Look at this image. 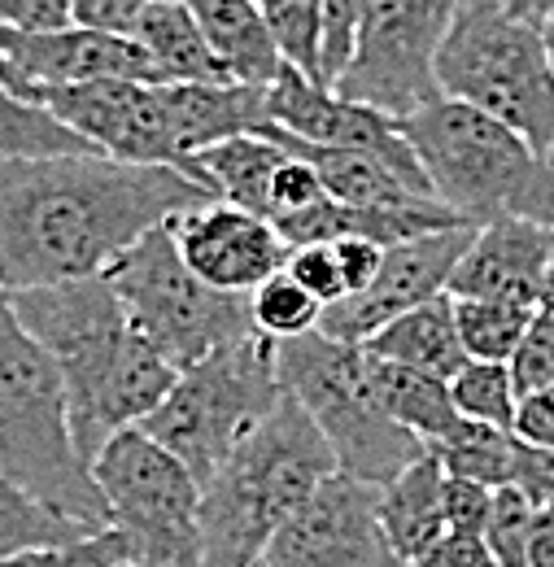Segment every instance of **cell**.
Wrapping results in <instances>:
<instances>
[{
  "label": "cell",
  "mask_w": 554,
  "mask_h": 567,
  "mask_svg": "<svg viewBox=\"0 0 554 567\" xmlns=\"http://www.w3.org/2000/svg\"><path fill=\"white\" fill-rule=\"evenodd\" d=\"M214 202L171 162L0 157V288L105 276L144 231Z\"/></svg>",
  "instance_id": "obj_1"
},
{
  "label": "cell",
  "mask_w": 554,
  "mask_h": 567,
  "mask_svg": "<svg viewBox=\"0 0 554 567\" xmlns=\"http://www.w3.org/2000/svg\"><path fill=\"white\" fill-rule=\"evenodd\" d=\"M341 463L306 406L284 389L271 415L218 463L202 485L206 567H254L267 542L293 519Z\"/></svg>",
  "instance_id": "obj_2"
},
{
  "label": "cell",
  "mask_w": 554,
  "mask_h": 567,
  "mask_svg": "<svg viewBox=\"0 0 554 567\" xmlns=\"http://www.w3.org/2000/svg\"><path fill=\"white\" fill-rule=\"evenodd\" d=\"M0 467L83 533L110 528V506L74 450L70 402L58 362L18 323L0 288Z\"/></svg>",
  "instance_id": "obj_3"
},
{
  "label": "cell",
  "mask_w": 554,
  "mask_h": 567,
  "mask_svg": "<svg viewBox=\"0 0 554 567\" xmlns=\"http://www.w3.org/2000/svg\"><path fill=\"white\" fill-rule=\"evenodd\" d=\"M432 197L468 223L537 218L554 223V166L520 132L485 110L437 96L402 118Z\"/></svg>",
  "instance_id": "obj_4"
},
{
  "label": "cell",
  "mask_w": 554,
  "mask_h": 567,
  "mask_svg": "<svg viewBox=\"0 0 554 567\" xmlns=\"http://www.w3.org/2000/svg\"><path fill=\"white\" fill-rule=\"evenodd\" d=\"M441 96L468 101L520 132L542 157L554 153V62L546 27L511 0H468L437 53Z\"/></svg>",
  "instance_id": "obj_5"
},
{
  "label": "cell",
  "mask_w": 554,
  "mask_h": 567,
  "mask_svg": "<svg viewBox=\"0 0 554 567\" xmlns=\"http://www.w3.org/2000/svg\"><path fill=\"white\" fill-rule=\"evenodd\" d=\"M276 367L279 384L306 406V415L328 436L341 472L353 481L384 485L428 450L411 427L384 411L367 346L332 341L315 328L306 337L276 341Z\"/></svg>",
  "instance_id": "obj_6"
},
{
  "label": "cell",
  "mask_w": 554,
  "mask_h": 567,
  "mask_svg": "<svg viewBox=\"0 0 554 567\" xmlns=\"http://www.w3.org/2000/svg\"><path fill=\"white\" fill-rule=\"evenodd\" d=\"M284 398L276 367V341L249 332L209 358L179 371L166 402L144 420V432L157 436L202 485L218 463L271 415Z\"/></svg>",
  "instance_id": "obj_7"
},
{
  "label": "cell",
  "mask_w": 554,
  "mask_h": 567,
  "mask_svg": "<svg viewBox=\"0 0 554 567\" xmlns=\"http://www.w3.org/2000/svg\"><path fill=\"white\" fill-rule=\"evenodd\" d=\"M105 276L127 310V323L179 371L254 332L249 292H223L202 280L184 262L171 223L144 231Z\"/></svg>",
  "instance_id": "obj_8"
},
{
  "label": "cell",
  "mask_w": 554,
  "mask_h": 567,
  "mask_svg": "<svg viewBox=\"0 0 554 567\" xmlns=\"http://www.w3.org/2000/svg\"><path fill=\"white\" fill-rule=\"evenodd\" d=\"M92 481L114 528L132 537L140 567H206L202 481L157 436L140 424L114 432L92 458Z\"/></svg>",
  "instance_id": "obj_9"
},
{
  "label": "cell",
  "mask_w": 554,
  "mask_h": 567,
  "mask_svg": "<svg viewBox=\"0 0 554 567\" xmlns=\"http://www.w3.org/2000/svg\"><path fill=\"white\" fill-rule=\"evenodd\" d=\"M18 323L58 362L70 402V432L88 420L96 393L105 389L114 362L123 354L132 323L110 276L35 284L9 292Z\"/></svg>",
  "instance_id": "obj_10"
},
{
  "label": "cell",
  "mask_w": 554,
  "mask_h": 567,
  "mask_svg": "<svg viewBox=\"0 0 554 567\" xmlns=\"http://www.w3.org/2000/svg\"><path fill=\"white\" fill-rule=\"evenodd\" d=\"M463 4L468 0H367L353 58L332 92L389 118L437 101V53Z\"/></svg>",
  "instance_id": "obj_11"
},
{
  "label": "cell",
  "mask_w": 554,
  "mask_h": 567,
  "mask_svg": "<svg viewBox=\"0 0 554 567\" xmlns=\"http://www.w3.org/2000/svg\"><path fill=\"white\" fill-rule=\"evenodd\" d=\"M254 567H411L380 524V485L328 476L293 519H284Z\"/></svg>",
  "instance_id": "obj_12"
},
{
  "label": "cell",
  "mask_w": 554,
  "mask_h": 567,
  "mask_svg": "<svg viewBox=\"0 0 554 567\" xmlns=\"http://www.w3.org/2000/svg\"><path fill=\"white\" fill-rule=\"evenodd\" d=\"M49 105L66 127L110 157L123 162H179V127L171 83L144 79H92V83H62L35 96Z\"/></svg>",
  "instance_id": "obj_13"
},
{
  "label": "cell",
  "mask_w": 554,
  "mask_h": 567,
  "mask_svg": "<svg viewBox=\"0 0 554 567\" xmlns=\"http://www.w3.org/2000/svg\"><path fill=\"white\" fill-rule=\"evenodd\" d=\"M472 236H476V223H463V227H445V231H432V236L389 245L376 280L358 288V292L337 297L332 306H324L319 332L332 337V341L367 346L389 319L450 292V276H454L463 249L472 245Z\"/></svg>",
  "instance_id": "obj_14"
},
{
  "label": "cell",
  "mask_w": 554,
  "mask_h": 567,
  "mask_svg": "<svg viewBox=\"0 0 554 567\" xmlns=\"http://www.w3.org/2000/svg\"><path fill=\"white\" fill-rule=\"evenodd\" d=\"M92 79H144L166 83L132 31H101L70 22L62 31L0 27V83L35 101L44 87Z\"/></svg>",
  "instance_id": "obj_15"
},
{
  "label": "cell",
  "mask_w": 554,
  "mask_h": 567,
  "mask_svg": "<svg viewBox=\"0 0 554 567\" xmlns=\"http://www.w3.org/2000/svg\"><path fill=\"white\" fill-rule=\"evenodd\" d=\"M267 118L284 127L293 141L324 144V148H362L384 157L393 171H402L419 193H432L419 153L411 148L402 118H389L371 105L346 101L341 92L315 83L310 74H301L297 66H284L276 74V83L267 87Z\"/></svg>",
  "instance_id": "obj_16"
},
{
  "label": "cell",
  "mask_w": 554,
  "mask_h": 567,
  "mask_svg": "<svg viewBox=\"0 0 554 567\" xmlns=\"http://www.w3.org/2000/svg\"><path fill=\"white\" fill-rule=\"evenodd\" d=\"M171 236L184 262L223 292H254L267 276L284 271L288 245L271 218L249 214L223 197L171 218Z\"/></svg>",
  "instance_id": "obj_17"
},
{
  "label": "cell",
  "mask_w": 554,
  "mask_h": 567,
  "mask_svg": "<svg viewBox=\"0 0 554 567\" xmlns=\"http://www.w3.org/2000/svg\"><path fill=\"white\" fill-rule=\"evenodd\" d=\"M551 227L554 223H537V218L481 223L450 276V297L537 306L546 284V262H551Z\"/></svg>",
  "instance_id": "obj_18"
},
{
  "label": "cell",
  "mask_w": 554,
  "mask_h": 567,
  "mask_svg": "<svg viewBox=\"0 0 554 567\" xmlns=\"http://www.w3.org/2000/svg\"><path fill=\"white\" fill-rule=\"evenodd\" d=\"M288 153L263 132H240L218 144H206L197 153H188L184 162H175L179 171H188L193 179H202L214 197L240 206L249 214L271 218V175Z\"/></svg>",
  "instance_id": "obj_19"
},
{
  "label": "cell",
  "mask_w": 554,
  "mask_h": 567,
  "mask_svg": "<svg viewBox=\"0 0 554 567\" xmlns=\"http://www.w3.org/2000/svg\"><path fill=\"white\" fill-rule=\"evenodd\" d=\"M441 485H445V467L432 450H423L416 463H407L393 481L380 485V524H384L393 550L411 567L423 550H432L450 533Z\"/></svg>",
  "instance_id": "obj_20"
},
{
  "label": "cell",
  "mask_w": 554,
  "mask_h": 567,
  "mask_svg": "<svg viewBox=\"0 0 554 567\" xmlns=\"http://www.w3.org/2000/svg\"><path fill=\"white\" fill-rule=\"evenodd\" d=\"M188 9L236 83H254V87L276 83L284 58H279L258 0H188Z\"/></svg>",
  "instance_id": "obj_21"
},
{
  "label": "cell",
  "mask_w": 554,
  "mask_h": 567,
  "mask_svg": "<svg viewBox=\"0 0 554 567\" xmlns=\"http://www.w3.org/2000/svg\"><path fill=\"white\" fill-rule=\"evenodd\" d=\"M367 354L416 367V371L437 375V380H454V371L468 362V350L459 341V323H454V297L441 292V297L423 301L416 310L389 319L367 341Z\"/></svg>",
  "instance_id": "obj_22"
},
{
  "label": "cell",
  "mask_w": 554,
  "mask_h": 567,
  "mask_svg": "<svg viewBox=\"0 0 554 567\" xmlns=\"http://www.w3.org/2000/svg\"><path fill=\"white\" fill-rule=\"evenodd\" d=\"M132 35L144 44V53L153 58L166 83H236L218 62V53L209 49L188 0H153L136 18Z\"/></svg>",
  "instance_id": "obj_23"
},
{
  "label": "cell",
  "mask_w": 554,
  "mask_h": 567,
  "mask_svg": "<svg viewBox=\"0 0 554 567\" xmlns=\"http://www.w3.org/2000/svg\"><path fill=\"white\" fill-rule=\"evenodd\" d=\"M371 375H376V389H380L384 411L402 427H411L428 450L454 441L463 427L472 424V420H463V411L454 406L450 380L423 375V371L402 367V362H384V358H376V354H371Z\"/></svg>",
  "instance_id": "obj_24"
},
{
  "label": "cell",
  "mask_w": 554,
  "mask_h": 567,
  "mask_svg": "<svg viewBox=\"0 0 554 567\" xmlns=\"http://www.w3.org/2000/svg\"><path fill=\"white\" fill-rule=\"evenodd\" d=\"M66 153H101L66 127L49 105L18 96L0 83V157H66Z\"/></svg>",
  "instance_id": "obj_25"
},
{
  "label": "cell",
  "mask_w": 554,
  "mask_h": 567,
  "mask_svg": "<svg viewBox=\"0 0 554 567\" xmlns=\"http://www.w3.org/2000/svg\"><path fill=\"white\" fill-rule=\"evenodd\" d=\"M74 537H88V533L79 524H70L66 515H58L49 502H40L27 485H18L0 467V559L22 555V550L66 546Z\"/></svg>",
  "instance_id": "obj_26"
},
{
  "label": "cell",
  "mask_w": 554,
  "mask_h": 567,
  "mask_svg": "<svg viewBox=\"0 0 554 567\" xmlns=\"http://www.w3.org/2000/svg\"><path fill=\"white\" fill-rule=\"evenodd\" d=\"M537 306L520 301H489V297H454V323L468 358L481 362H511L529 319Z\"/></svg>",
  "instance_id": "obj_27"
},
{
  "label": "cell",
  "mask_w": 554,
  "mask_h": 567,
  "mask_svg": "<svg viewBox=\"0 0 554 567\" xmlns=\"http://www.w3.org/2000/svg\"><path fill=\"white\" fill-rule=\"evenodd\" d=\"M450 398H454V406L463 411V420H472V424L502 427V432L515 427L520 393H515L511 362H481V358H468V362L454 371V380H450Z\"/></svg>",
  "instance_id": "obj_28"
},
{
  "label": "cell",
  "mask_w": 554,
  "mask_h": 567,
  "mask_svg": "<svg viewBox=\"0 0 554 567\" xmlns=\"http://www.w3.org/2000/svg\"><path fill=\"white\" fill-rule=\"evenodd\" d=\"M515 441H520L515 432L468 424L454 441L437 445L432 454L441 458V467H445L450 476L481 481L489 489H502V485H511V476H515Z\"/></svg>",
  "instance_id": "obj_29"
},
{
  "label": "cell",
  "mask_w": 554,
  "mask_h": 567,
  "mask_svg": "<svg viewBox=\"0 0 554 567\" xmlns=\"http://www.w3.org/2000/svg\"><path fill=\"white\" fill-rule=\"evenodd\" d=\"M249 315H254V332L271 337V341H293L319 328L324 301L315 292H306L288 271H276L249 292Z\"/></svg>",
  "instance_id": "obj_30"
},
{
  "label": "cell",
  "mask_w": 554,
  "mask_h": 567,
  "mask_svg": "<svg viewBox=\"0 0 554 567\" xmlns=\"http://www.w3.org/2000/svg\"><path fill=\"white\" fill-rule=\"evenodd\" d=\"M271 27L284 66H297L319 83V40H324V0H258Z\"/></svg>",
  "instance_id": "obj_31"
},
{
  "label": "cell",
  "mask_w": 554,
  "mask_h": 567,
  "mask_svg": "<svg viewBox=\"0 0 554 567\" xmlns=\"http://www.w3.org/2000/svg\"><path fill=\"white\" fill-rule=\"evenodd\" d=\"M533 519H537V502L520 494L515 485L493 489V506L485 519V546L493 550L497 567H529V542H533Z\"/></svg>",
  "instance_id": "obj_32"
},
{
  "label": "cell",
  "mask_w": 554,
  "mask_h": 567,
  "mask_svg": "<svg viewBox=\"0 0 554 567\" xmlns=\"http://www.w3.org/2000/svg\"><path fill=\"white\" fill-rule=\"evenodd\" d=\"M362 13L367 0H324V40H319V83L337 87V79L346 74L358 31H362Z\"/></svg>",
  "instance_id": "obj_33"
},
{
  "label": "cell",
  "mask_w": 554,
  "mask_h": 567,
  "mask_svg": "<svg viewBox=\"0 0 554 567\" xmlns=\"http://www.w3.org/2000/svg\"><path fill=\"white\" fill-rule=\"evenodd\" d=\"M511 375H515V393H533L554 384V310L537 306L515 354H511Z\"/></svg>",
  "instance_id": "obj_34"
},
{
  "label": "cell",
  "mask_w": 554,
  "mask_h": 567,
  "mask_svg": "<svg viewBox=\"0 0 554 567\" xmlns=\"http://www.w3.org/2000/svg\"><path fill=\"white\" fill-rule=\"evenodd\" d=\"M284 271L301 284L306 292H315L324 306H332L337 297H346V276H341V258L332 245H297L284 258Z\"/></svg>",
  "instance_id": "obj_35"
},
{
  "label": "cell",
  "mask_w": 554,
  "mask_h": 567,
  "mask_svg": "<svg viewBox=\"0 0 554 567\" xmlns=\"http://www.w3.org/2000/svg\"><path fill=\"white\" fill-rule=\"evenodd\" d=\"M319 197H328V193H324L315 166H310L306 157L288 153V157L276 166V175H271V218L306 210V206H315Z\"/></svg>",
  "instance_id": "obj_36"
},
{
  "label": "cell",
  "mask_w": 554,
  "mask_h": 567,
  "mask_svg": "<svg viewBox=\"0 0 554 567\" xmlns=\"http://www.w3.org/2000/svg\"><path fill=\"white\" fill-rule=\"evenodd\" d=\"M441 502H445V524H450L454 533H485L489 506H493V489H489V485L463 481V476H450V472H445Z\"/></svg>",
  "instance_id": "obj_37"
},
{
  "label": "cell",
  "mask_w": 554,
  "mask_h": 567,
  "mask_svg": "<svg viewBox=\"0 0 554 567\" xmlns=\"http://www.w3.org/2000/svg\"><path fill=\"white\" fill-rule=\"evenodd\" d=\"M70 22V0H0V27L13 31H62Z\"/></svg>",
  "instance_id": "obj_38"
},
{
  "label": "cell",
  "mask_w": 554,
  "mask_h": 567,
  "mask_svg": "<svg viewBox=\"0 0 554 567\" xmlns=\"http://www.w3.org/2000/svg\"><path fill=\"white\" fill-rule=\"evenodd\" d=\"M511 485L520 494H529L537 506L554 497V450L546 445H529V441H515V476Z\"/></svg>",
  "instance_id": "obj_39"
},
{
  "label": "cell",
  "mask_w": 554,
  "mask_h": 567,
  "mask_svg": "<svg viewBox=\"0 0 554 567\" xmlns=\"http://www.w3.org/2000/svg\"><path fill=\"white\" fill-rule=\"evenodd\" d=\"M416 567H497V559H493L481 533H454L450 528L432 550L419 555Z\"/></svg>",
  "instance_id": "obj_40"
},
{
  "label": "cell",
  "mask_w": 554,
  "mask_h": 567,
  "mask_svg": "<svg viewBox=\"0 0 554 567\" xmlns=\"http://www.w3.org/2000/svg\"><path fill=\"white\" fill-rule=\"evenodd\" d=\"M511 432H515L520 441H529V445L554 450V384L533 389V393L520 398V406H515V427H511Z\"/></svg>",
  "instance_id": "obj_41"
},
{
  "label": "cell",
  "mask_w": 554,
  "mask_h": 567,
  "mask_svg": "<svg viewBox=\"0 0 554 567\" xmlns=\"http://www.w3.org/2000/svg\"><path fill=\"white\" fill-rule=\"evenodd\" d=\"M332 249H337V258H341L346 292H358V288H367V284L376 280L380 262H384V245H376V240H362V236H341V240H332Z\"/></svg>",
  "instance_id": "obj_42"
},
{
  "label": "cell",
  "mask_w": 554,
  "mask_h": 567,
  "mask_svg": "<svg viewBox=\"0 0 554 567\" xmlns=\"http://www.w3.org/2000/svg\"><path fill=\"white\" fill-rule=\"evenodd\" d=\"M153 0H70L79 27H101V31H132L136 18Z\"/></svg>",
  "instance_id": "obj_43"
},
{
  "label": "cell",
  "mask_w": 554,
  "mask_h": 567,
  "mask_svg": "<svg viewBox=\"0 0 554 567\" xmlns=\"http://www.w3.org/2000/svg\"><path fill=\"white\" fill-rule=\"evenodd\" d=\"M529 567H554V497L537 506L533 542H529Z\"/></svg>",
  "instance_id": "obj_44"
},
{
  "label": "cell",
  "mask_w": 554,
  "mask_h": 567,
  "mask_svg": "<svg viewBox=\"0 0 554 567\" xmlns=\"http://www.w3.org/2000/svg\"><path fill=\"white\" fill-rule=\"evenodd\" d=\"M0 567H66V546H49V550H22L0 559Z\"/></svg>",
  "instance_id": "obj_45"
},
{
  "label": "cell",
  "mask_w": 554,
  "mask_h": 567,
  "mask_svg": "<svg viewBox=\"0 0 554 567\" xmlns=\"http://www.w3.org/2000/svg\"><path fill=\"white\" fill-rule=\"evenodd\" d=\"M511 4H515L524 18H533V22H546L554 13V0H511Z\"/></svg>",
  "instance_id": "obj_46"
},
{
  "label": "cell",
  "mask_w": 554,
  "mask_h": 567,
  "mask_svg": "<svg viewBox=\"0 0 554 567\" xmlns=\"http://www.w3.org/2000/svg\"><path fill=\"white\" fill-rule=\"evenodd\" d=\"M537 306L554 310V227H551V262H546V284H542V301H537Z\"/></svg>",
  "instance_id": "obj_47"
},
{
  "label": "cell",
  "mask_w": 554,
  "mask_h": 567,
  "mask_svg": "<svg viewBox=\"0 0 554 567\" xmlns=\"http://www.w3.org/2000/svg\"><path fill=\"white\" fill-rule=\"evenodd\" d=\"M542 27H546V49H551V62H554V13L542 22ZM551 166H554V153H551Z\"/></svg>",
  "instance_id": "obj_48"
},
{
  "label": "cell",
  "mask_w": 554,
  "mask_h": 567,
  "mask_svg": "<svg viewBox=\"0 0 554 567\" xmlns=\"http://www.w3.org/2000/svg\"><path fill=\"white\" fill-rule=\"evenodd\" d=\"M114 567H140L136 559H127V564H114Z\"/></svg>",
  "instance_id": "obj_49"
}]
</instances>
